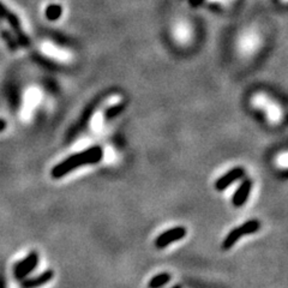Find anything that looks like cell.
<instances>
[{
	"instance_id": "cell-9",
	"label": "cell",
	"mask_w": 288,
	"mask_h": 288,
	"mask_svg": "<svg viewBox=\"0 0 288 288\" xmlns=\"http://www.w3.org/2000/svg\"><path fill=\"white\" fill-rule=\"evenodd\" d=\"M244 174H245V171L240 167L230 169V171L228 173H226L223 177L217 179L216 184H215L216 190H219V191L226 190L229 185H232L233 182L238 180V179H242L243 177H244Z\"/></svg>"
},
{
	"instance_id": "cell-2",
	"label": "cell",
	"mask_w": 288,
	"mask_h": 288,
	"mask_svg": "<svg viewBox=\"0 0 288 288\" xmlns=\"http://www.w3.org/2000/svg\"><path fill=\"white\" fill-rule=\"evenodd\" d=\"M251 106L256 110H262L267 115L268 120L278 123L283 118V110L280 104L264 91L255 92L251 98Z\"/></svg>"
},
{
	"instance_id": "cell-8",
	"label": "cell",
	"mask_w": 288,
	"mask_h": 288,
	"mask_svg": "<svg viewBox=\"0 0 288 288\" xmlns=\"http://www.w3.org/2000/svg\"><path fill=\"white\" fill-rule=\"evenodd\" d=\"M38 263V255L36 252H31L28 255L23 261L19 262L15 265V276L18 280H23V278L31 273Z\"/></svg>"
},
{
	"instance_id": "cell-11",
	"label": "cell",
	"mask_w": 288,
	"mask_h": 288,
	"mask_svg": "<svg viewBox=\"0 0 288 288\" xmlns=\"http://www.w3.org/2000/svg\"><path fill=\"white\" fill-rule=\"evenodd\" d=\"M53 275H54V273L52 270H47V271H44L43 274H41L40 276L28 278V280L23 281V283H22V287L23 288H37L40 286H43L44 283L50 282V281L52 280Z\"/></svg>"
},
{
	"instance_id": "cell-17",
	"label": "cell",
	"mask_w": 288,
	"mask_h": 288,
	"mask_svg": "<svg viewBox=\"0 0 288 288\" xmlns=\"http://www.w3.org/2000/svg\"><path fill=\"white\" fill-rule=\"evenodd\" d=\"M281 3H282V4H288V0H280Z\"/></svg>"
},
{
	"instance_id": "cell-13",
	"label": "cell",
	"mask_w": 288,
	"mask_h": 288,
	"mask_svg": "<svg viewBox=\"0 0 288 288\" xmlns=\"http://www.w3.org/2000/svg\"><path fill=\"white\" fill-rule=\"evenodd\" d=\"M0 34H2V37L4 38V41L6 42V44H8L9 48L11 51H15L17 50L18 48V41L16 40V38L12 36V34H10V31L9 30H6V29H2V31H0Z\"/></svg>"
},
{
	"instance_id": "cell-7",
	"label": "cell",
	"mask_w": 288,
	"mask_h": 288,
	"mask_svg": "<svg viewBox=\"0 0 288 288\" xmlns=\"http://www.w3.org/2000/svg\"><path fill=\"white\" fill-rule=\"evenodd\" d=\"M261 46V37L258 36L257 33L255 31H246L239 37L238 47L243 53L245 54H252L258 50Z\"/></svg>"
},
{
	"instance_id": "cell-16",
	"label": "cell",
	"mask_w": 288,
	"mask_h": 288,
	"mask_svg": "<svg viewBox=\"0 0 288 288\" xmlns=\"http://www.w3.org/2000/svg\"><path fill=\"white\" fill-rule=\"evenodd\" d=\"M5 127H6V121L0 119V132H2V131H4Z\"/></svg>"
},
{
	"instance_id": "cell-14",
	"label": "cell",
	"mask_w": 288,
	"mask_h": 288,
	"mask_svg": "<svg viewBox=\"0 0 288 288\" xmlns=\"http://www.w3.org/2000/svg\"><path fill=\"white\" fill-rule=\"evenodd\" d=\"M62 6L58 4H52L46 9V17L50 21H57L62 16Z\"/></svg>"
},
{
	"instance_id": "cell-18",
	"label": "cell",
	"mask_w": 288,
	"mask_h": 288,
	"mask_svg": "<svg viewBox=\"0 0 288 288\" xmlns=\"http://www.w3.org/2000/svg\"><path fill=\"white\" fill-rule=\"evenodd\" d=\"M174 288H181V287H180V286H175Z\"/></svg>"
},
{
	"instance_id": "cell-15",
	"label": "cell",
	"mask_w": 288,
	"mask_h": 288,
	"mask_svg": "<svg viewBox=\"0 0 288 288\" xmlns=\"http://www.w3.org/2000/svg\"><path fill=\"white\" fill-rule=\"evenodd\" d=\"M208 3H214V4H219V5H222V6H228L232 4L234 0H207Z\"/></svg>"
},
{
	"instance_id": "cell-1",
	"label": "cell",
	"mask_w": 288,
	"mask_h": 288,
	"mask_svg": "<svg viewBox=\"0 0 288 288\" xmlns=\"http://www.w3.org/2000/svg\"><path fill=\"white\" fill-rule=\"evenodd\" d=\"M102 156H104V152L100 147H94V148L84 150L82 153L75 154V155L64 160L63 162H60L52 169V177L56 179L62 178L64 175L69 174L73 169L99 162L102 159Z\"/></svg>"
},
{
	"instance_id": "cell-5",
	"label": "cell",
	"mask_w": 288,
	"mask_h": 288,
	"mask_svg": "<svg viewBox=\"0 0 288 288\" xmlns=\"http://www.w3.org/2000/svg\"><path fill=\"white\" fill-rule=\"evenodd\" d=\"M173 40L180 46H186L194 37V27L186 19H179L172 25Z\"/></svg>"
},
{
	"instance_id": "cell-6",
	"label": "cell",
	"mask_w": 288,
	"mask_h": 288,
	"mask_svg": "<svg viewBox=\"0 0 288 288\" xmlns=\"http://www.w3.org/2000/svg\"><path fill=\"white\" fill-rule=\"evenodd\" d=\"M185 235H186V228L185 227H174V228H171L161 233L158 236V239L155 240V246L158 249H163L166 246L171 245L172 243L182 239Z\"/></svg>"
},
{
	"instance_id": "cell-3",
	"label": "cell",
	"mask_w": 288,
	"mask_h": 288,
	"mask_svg": "<svg viewBox=\"0 0 288 288\" xmlns=\"http://www.w3.org/2000/svg\"><path fill=\"white\" fill-rule=\"evenodd\" d=\"M261 228V223L258 220H249L245 223H243L242 226L236 227V228L232 229L227 234V236L222 243V249L223 250H229L230 248L235 245V243L242 238V236L248 235V234H254L257 230Z\"/></svg>"
},
{
	"instance_id": "cell-12",
	"label": "cell",
	"mask_w": 288,
	"mask_h": 288,
	"mask_svg": "<svg viewBox=\"0 0 288 288\" xmlns=\"http://www.w3.org/2000/svg\"><path fill=\"white\" fill-rule=\"evenodd\" d=\"M169 280H171V275H169L168 273L159 274L150 280L148 287L149 288H160V287L165 286L166 283H168Z\"/></svg>"
},
{
	"instance_id": "cell-4",
	"label": "cell",
	"mask_w": 288,
	"mask_h": 288,
	"mask_svg": "<svg viewBox=\"0 0 288 288\" xmlns=\"http://www.w3.org/2000/svg\"><path fill=\"white\" fill-rule=\"evenodd\" d=\"M0 18H5L8 21V23L10 24L12 30L16 35V40L18 41V44L23 47H28L29 46V38L25 33L22 29V24L19 18L16 16L14 12H11L10 10L6 8V6L0 2Z\"/></svg>"
},
{
	"instance_id": "cell-10",
	"label": "cell",
	"mask_w": 288,
	"mask_h": 288,
	"mask_svg": "<svg viewBox=\"0 0 288 288\" xmlns=\"http://www.w3.org/2000/svg\"><path fill=\"white\" fill-rule=\"evenodd\" d=\"M252 188V180L251 179H246L242 182V185L236 188V191L234 192L232 197V203L233 206L239 208L242 206H244L245 202L248 201V198L250 196V192H251Z\"/></svg>"
}]
</instances>
